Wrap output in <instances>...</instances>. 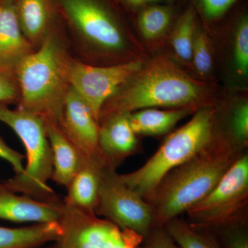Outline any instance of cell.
Returning a JSON list of instances; mask_svg holds the SVG:
<instances>
[{
	"label": "cell",
	"instance_id": "1",
	"mask_svg": "<svg viewBox=\"0 0 248 248\" xmlns=\"http://www.w3.org/2000/svg\"><path fill=\"white\" fill-rule=\"evenodd\" d=\"M218 88L213 81L197 79L186 73L169 55H158L106 102L99 122L119 114L150 108L202 107L216 103Z\"/></svg>",
	"mask_w": 248,
	"mask_h": 248
},
{
	"label": "cell",
	"instance_id": "2",
	"mask_svg": "<svg viewBox=\"0 0 248 248\" xmlns=\"http://www.w3.org/2000/svg\"><path fill=\"white\" fill-rule=\"evenodd\" d=\"M246 151L221 130L210 146L168 173L144 198L153 211V228L164 227L203 200Z\"/></svg>",
	"mask_w": 248,
	"mask_h": 248
},
{
	"label": "cell",
	"instance_id": "3",
	"mask_svg": "<svg viewBox=\"0 0 248 248\" xmlns=\"http://www.w3.org/2000/svg\"><path fill=\"white\" fill-rule=\"evenodd\" d=\"M71 62L57 37L49 32L40 48L26 57L16 69L18 108L59 124L70 88Z\"/></svg>",
	"mask_w": 248,
	"mask_h": 248
},
{
	"label": "cell",
	"instance_id": "4",
	"mask_svg": "<svg viewBox=\"0 0 248 248\" xmlns=\"http://www.w3.org/2000/svg\"><path fill=\"white\" fill-rule=\"evenodd\" d=\"M221 130L219 105L216 102L203 106L188 122L170 134L143 166L120 174V178L145 198L168 173L210 146Z\"/></svg>",
	"mask_w": 248,
	"mask_h": 248
},
{
	"label": "cell",
	"instance_id": "5",
	"mask_svg": "<svg viewBox=\"0 0 248 248\" xmlns=\"http://www.w3.org/2000/svg\"><path fill=\"white\" fill-rule=\"evenodd\" d=\"M0 122L19 137L27 152V164L21 174L2 183L10 190L33 200L48 203L62 202L48 185L53 174V155L46 131L45 120L40 116L0 105Z\"/></svg>",
	"mask_w": 248,
	"mask_h": 248
},
{
	"label": "cell",
	"instance_id": "6",
	"mask_svg": "<svg viewBox=\"0 0 248 248\" xmlns=\"http://www.w3.org/2000/svg\"><path fill=\"white\" fill-rule=\"evenodd\" d=\"M248 154L234 161L219 182L205 197L189 209L187 222L214 231L235 223H248Z\"/></svg>",
	"mask_w": 248,
	"mask_h": 248
},
{
	"label": "cell",
	"instance_id": "7",
	"mask_svg": "<svg viewBox=\"0 0 248 248\" xmlns=\"http://www.w3.org/2000/svg\"><path fill=\"white\" fill-rule=\"evenodd\" d=\"M57 248H144L143 238L95 213L62 203Z\"/></svg>",
	"mask_w": 248,
	"mask_h": 248
},
{
	"label": "cell",
	"instance_id": "8",
	"mask_svg": "<svg viewBox=\"0 0 248 248\" xmlns=\"http://www.w3.org/2000/svg\"><path fill=\"white\" fill-rule=\"evenodd\" d=\"M94 213L143 239L153 229V215L150 204L125 184L120 174L112 168H105L103 172Z\"/></svg>",
	"mask_w": 248,
	"mask_h": 248
},
{
	"label": "cell",
	"instance_id": "9",
	"mask_svg": "<svg viewBox=\"0 0 248 248\" xmlns=\"http://www.w3.org/2000/svg\"><path fill=\"white\" fill-rule=\"evenodd\" d=\"M67 17L89 43L110 54L130 53V40L115 11L105 0H62Z\"/></svg>",
	"mask_w": 248,
	"mask_h": 248
},
{
	"label": "cell",
	"instance_id": "10",
	"mask_svg": "<svg viewBox=\"0 0 248 248\" xmlns=\"http://www.w3.org/2000/svg\"><path fill=\"white\" fill-rule=\"evenodd\" d=\"M147 60H136L107 66H94L71 62L68 81L90 108L99 122L106 102L146 64Z\"/></svg>",
	"mask_w": 248,
	"mask_h": 248
},
{
	"label": "cell",
	"instance_id": "11",
	"mask_svg": "<svg viewBox=\"0 0 248 248\" xmlns=\"http://www.w3.org/2000/svg\"><path fill=\"white\" fill-rule=\"evenodd\" d=\"M59 125L84 159L98 161L108 167L99 148V122L71 87L66 93Z\"/></svg>",
	"mask_w": 248,
	"mask_h": 248
},
{
	"label": "cell",
	"instance_id": "12",
	"mask_svg": "<svg viewBox=\"0 0 248 248\" xmlns=\"http://www.w3.org/2000/svg\"><path fill=\"white\" fill-rule=\"evenodd\" d=\"M130 126L128 114H119L99 122V145L108 167L117 170L140 149V143Z\"/></svg>",
	"mask_w": 248,
	"mask_h": 248
},
{
	"label": "cell",
	"instance_id": "13",
	"mask_svg": "<svg viewBox=\"0 0 248 248\" xmlns=\"http://www.w3.org/2000/svg\"><path fill=\"white\" fill-rule=\"evenodd\" d=\"M63 200L48 203L19 195L0 182V219L14 223H49L58 221Z\"/></svg>",
	"mask_w": 248,
	"mask_h": 248
},
{
	"label": "cell",
	"instance_id": "14",
	"mask_svg": "<svg viewBox=\"0 0 248 248\" xmlns=\"http://www.w3.org/2000/svg\"><path fill=\"white\" fill-rule=\"evenodd\" d=\"M16 0H0V66L16 74L19 63L32 53L18 20Z\"/></svg>",
	"mask_w": 248,
	"mask_h": 248
},
{
	"label": "cell",
	"instance_id": "15",
	"mask_svg": "<svg viewBox=\"0 0 248 248\" xmlns=\"http://www.w3.org/2000/svg\"><path fill=\"white\" fill-rule=\"evenodd\" d=\"M45 122L53 155L51 180L67 187L86 159L67 138L58 123L50 120H45Z\"/></svg>",
	"mask_w": 248,
	"mask_h": 248
},
{
	"label": "cell",
	"instance_id": "16",
	"mask_svg": "<svg viewBox=\"0 0 248 248\" xmlns=\"http://www.w3.org/2000/svg\"><path fill=\"white\" fill-rule=\"evenodd\" d=\"M107 166L92 160H85L67 188L63 203L69 206L94 213L99 200L103 172Z\"/></svg>",
	"mask_w": 248,
	"mask_h": 248
},
{
	"label": "cell",
	"instance_id": "17",
	"mask_svg": "<svg viewBox=\"0 0 248 248\" xmlns=\"http://www.w3.org/2000/svg\"><path fill=\"white\" fill-rule=\"evenodd\" d=\"M201 107L176 108H150L128 114L130 126L138 136H156L169 133L181 120L193 115Z\"/></svg>",
	"mask_w": 248,
	"mask_h": 248
},
{
	"label": "cell",
	"instance_id": "18",
	"mask_svg": "<svg viewBox=\"0 0 248 248\" xmlns=\"http://www.w3.org/2000/svg\"><path fill=\"white\" fill-rule=\"evenodd\" d=\"M60 234L61 228L58 221L20 228L0 226V248H43L55 244Z\"/></svg>",
	"mask_w": 248,
	"mask_h": 248
},
{
	"label": "cell",
	"instance_id": "19",
	"mask_svg": "<svg viewBox=\"0 0 248 248\" xmlns=\"http://www.w3.org/2000/svg\"><path fill=\"white\" fill-rule=\"evenodd\" d=\"M16 10L26 38L31 45H41L50 32L53 16L50 0H17Z\"/></svg>",
	"mask_w": 248,
	"mask_h": 248
},
{
	"label": "cell",
	"instance_id": "20",
	"mask_svg": "<svg viewBox=\"0 0 248 248\" xmlns=\"http://www.w3.org/2000/svg\"><path fill=\"white\" fill-rule=\"evenodd\" d=\"M175 4L151 5L137 12L136 24L141 37L148 42H157L172 29L179 14Z\"/></svg>",
	"mask_w": 248,
	"mask_h": 248
},
{
	"label": "cell",
	"instance_id": "21",
	"mask_svg": "<svg viewBox=\"0 0 248 248\" xmlns=\"http://www.w3.org/2000/svg\"><path fill=\"white\" fill-rule=\"evenodd\" d=\"M200 20L193 6L186 4L170 33V45L176 62L190 67L192 49Z\"/></svg>",
	"mask_w": 248,
	"mask_h": 248
},
{
	"label": "cell",
	"instance_id": "22",
	"mask_svg": "<svg viewBox=\"0 0 248 248\" xmlns=\"http://www.w3.org/2000/svg\"><path fill=\"white\" fill-rule=\"evenodd\" d=\"M180 248H222L213 231L190 225L179 217L164 226Z\"/></svg>",
	"mask_w": 248,
	"mask_h": 248
},
{
	"label": "cell",
	"instance_id": "23",
	"mask_svg": "<svg viewBox=\"0 0 248 248\" xmlns=\"http://www.w3.org/2000/svg\"><path fill=\"white\" fill-rule=\"evenodd\" d=\"M180 1V0H179ZM193 6L201 23L213 28L228 24L238 11L245 7L244 0H184Z\"/></svg>",
	"mask_w": 248,
	"mask_h": 248
},
{
	"label": "cell",
	"instance_id": "24",
	"mask_svg": "<svg viewBox=\"0 0 248 248\" xmlns=\"http://www.w3.org/2000/svg\"><path fill=\"white\" fill-rule=\"evenodd\" d=\"M222 131L240 149H247L248 144V102L238 101L226 112L220 107Z\"/></svg>",
	"mask_w": 248,
	"mask_h": 248
},
{
	"label": "cell",
	"instance_id": "25",
	"mask_svg": "<svg viewBox=\"0 0 248 248\" xmlns=\"http://www.w3.org/2000/svg\"><path fill=\"white\" fill-rule=\"evenodd\" d=\"M234 31L233 63L235 72L241 78L248 74V15L246 6L229 22Z\"/></svg>",
	"mask_w": 248,
	"mask_h": 248
},
{
	"label": "cell",
	"instance_id": "26",
	"mask_svg": "<svg viewBox=\"0 0 248 248\" xmlns=\"http://www.w3.org/2000/svg\"><path fill=\"white\" fill-rule=\"evenodd\" d=\"M190 68L195 78L202 81H209L213 72V44L201 22L195 34Z\"/></svg>",
	"mask_w": 248,
	"mask_h": 248
},
{
	"label": "cell",
	"instance_id": "27",
	"mask_svg": "<svg viewBox=\"0 0 248 248\" xmlns=\"http://www.w3.org/2000/svg\"><path fill=\"white\" fill-rule=\"evenodd\" d=\"M210 231L216 234L222 248H248V223H235Z\"/></svg>",
	"mask_w": 248,
	"mask_h": 248
},
{
	"label": "cell",
	"instance_id": "28",
	"mask_svg": "<svg viewBox=\"0 0 248 248\" xmlns=\"http://www.w3.org/2000/svg\"><path fill=\"white\" fill-rule=\"evenodd\" d=\"M19 97L16 74L0 66V105H7Z\"/></svg>",
	"mask_w": 248,
	"mask_h": 248
},
{
	"label": "cell",
	"instance_id": "29",
	"mask_svg": "<svg viewBox=\"0 0 248 248\" xmlns=\"http://www.w3.org/2000/svg\"><path fill=\"white\" fill-rule=\"evenodd\" d=\"M144 248H180L164 227L154 228L143 239Z\"/></svg>",
	"mask_w": 248,
	"mask_h": 248
},
{
	"label": "cell",
	"instance_id": "30",
	"mask_svg": "<svg viewBox=\"0 0 248 248\" xmlns=\"http://www.w3.org/2000/svg\"><path fill=\"white\" fill-rule=\"evenodd\" d=\"M0 158L7 161L14 169L15 174H21L24 171L25 156L10 147L0 136Z\"/></svg>",
	"mask_w": 248,
	"mask_h": 248
},
{
	"label": "cell",
	"instance_id": "31",
	"mask_svg": "<svg viewBox=\"0 0 248 248\" xmlns=\"http://www.w3.org/2000/svg\"><path fill=\"white\" fill-rule=\"evenodd\" d=\"M128 11L136 14L140 10L151 5L159 4H176L179 0H117Z\"/></svg>",
	"mask_w": 248,
	"mask_h": 248
},
{
	"label": "cell",
	"instance_id": "32",
	"mask_svg": "<svg viewBox=\"0 0 248 248\" xmlns=\"http://www.w3.org/2000/svg\"><path fill=\"white\" fill-rule=\"evenodd\" d=\"M43 248H57L56 246H55V244H52L50 246H46V247H45Z\"/></svg>",
	"mask_w": 248,
	"mask_h": 248
},
{
	"label": "cell",
	"instance_id": "33",
	"mask_svg": "<svg viewBox=\"0 0 248 248\" xmlns=\"http://www.w3.org/2000/svg\"><path fill=\"white\" fill-rule=\"evenodd\" d=\"M57 248V247H56Z\"/></svg>",
	"mask_w": 248,
	"mask_h": 248
}]
</instances>
